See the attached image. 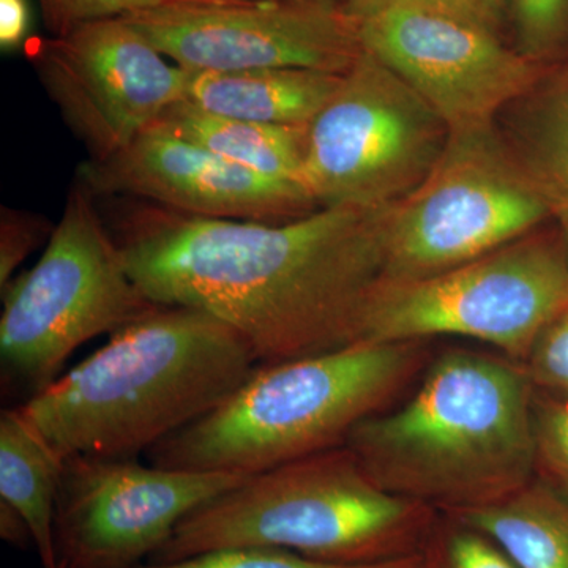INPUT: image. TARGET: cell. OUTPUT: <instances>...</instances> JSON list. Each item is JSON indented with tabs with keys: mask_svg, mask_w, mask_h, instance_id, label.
<instances>
[{
	"mask_svg": "<svg viewBox=\"0 0 568 568\" xmlns=\"http://www.w3.org/2000/svg\"><path fill=\"white\" fill-rule=\"evenodd\" d=\"M121 200L110 230L153 304L219 317L260 365L361 342L366 306L386 276L387 207L332 205L261 223Z\"/></svg>",
	"mask_w": 568,
	"mask_h": 568,
	"instance_id": "obj_1",
	"label": "cell"
},
{
	"mask_svg": "<svg viewBox=\"0 0 568 568\" xmlns=\"http://www.w3.org/2000/svg\"><path fill=\"white\" fill-rule=\"evenodd\" d=\"M257 365L219 317L156 305L17 409L61 459L136 458L222 405Z\"/></svg>",
	"mask_w": 568,
	"mask_h": 568,
	"instance_id": "obj_2",
	"label": "cell"
},
{
	"mask_svg": "<svg viewBox=\"0 0 568 568\" xmlns=\"http://www.w3.org/2000/svg\"><path fill=\"white\" fill-rule=\"evenodd\" d=\"M532 381L506 358L448 351L413 396L355 426L345 446L379 487L455 514L536 476Z\"/></svg>",
	"mask_w": 568,
	"mask_h": 568,
	"instance_id": "obj_3",
	"label": "cell"
},
{
	"mask_svg": "<svg viewBox=\"0 0 568 568\" xmlns=\"http://www.w3.org/2000/svg\"><path fill=\"white\" fill-rule=\"evenodd\" d=\"M418 343L357 342L257 365L234 394L148 452L168 469L256 476L343 447L413 379Z\"/></svg>",
	"mask_w": 568,
	"mask_h": 568,
	"instance_id": "obj_4",
	"label": "cell"
},
{
	"mask_svg": "<svg viewBox=\"0 0 568 568\" xmlns=\"http://www.w3.org/2000/svg\"><path fill=\"white\" fill-rule=\"evenodd\" d=\"M437 519L435 508L379 487L343 446L246 477L183 519L148 562L234 547L343 566L387 562L424 552Z\"/></svg>",
	"mask_w": 568,
	"mask_h": 568,
	"instance_id": "obj_5",
	"label": "cell"
},
{
	"mask_svg": "<svg viewBox=\"0 0 568 568\" xmlns=\"http://www.w3.org/2000/svg\"><path fill=\"white\" fill-rule=\"evenodd\" d=\"M97 197L78 178L40 260L0 291L2 384L24 402L50 387L82 345L156 306L130 276Z\"/></svg>",
	"mask_w": 568,
	"mask_h": 568,
	"instance_id": "obj_6",
	"label": "cell"
},
{
	"mask_svg": "<svg viewBox=\"0 0 568 568\" xmlns=\"http://www.w3.org/2000/svg\"><path fill=\"white\" fill-rule=\"evenodd\" d=\"M548 219L544 194L496 123L452 130L424 181L384 213V280L440 274Z\"/></svg>",
	"mask_w": 568,
	"mask_h": 568,
	"instance_id": "obj_7",
	"label": "cell"
},
{
	"mask_svg": "<svg viewBox=\"0 0 568 568\" xmlns=\"http://www.w3.org/2000/svg\"><path fill=\"white\" fill-rule=\"evenodd\" d=\"M567 308L562 237L529 234L440 274L383 280L366 306L361 342L462 336L526 362L541 332Z\"/></svg>",
	"mask_w": 568,
	"mask_h": 568,
	"instance_id": "obj_8",
	"label": "cell"
},
{
	"mask_svg": "<svg viewBox=\"0 0 568 568\" xmlns=\"http://www.w3.org/2000/svg\"><path fill=\"white\" fill-rule=\"evenodd\" d=\"M447 134L398 74L362 51L306 130L304 189L320 207L386 209L424 181Z\"/></svg>",
	"mask_w": 568,
	"mask_h": 568,
	"instance_id": "obj_9",
	"label": "cell"
},
{
	"mask_svg": "<svg viewBox=\"0 0 568 568\" xmlns=\"http://www.w3.org/2000/svg\"><path fill=\"white\" fill-rule=\"evenodd\" d=\"M362 50L383 62L452 130L496 123L547 73L484 22L428 0H395L361 22Z\"/></svg>",
	"mask_w": 568,
	"mask_h": 568,
	"instance_id": "obj_10",
	"label": "cell"
},
{
	"mask_svg": "<svg viewBox=\"0 0 568 568\" xmlns=\"http://www.w3.org/2000/svg\"><path fill=\"white\" fill-rule=\"evenodd\" d=\"M245 478L145 466L136 458H65L55 515L58 566H141L166 544L183 519Z\"/></svg>",
	"mask_w": 568,
	"mask_h": 568,
	"instance_id": "obj_11",
	"label": "cell"
},
{
	"mask_svg": "<svg viewBox=\"0 0 568 568\" xmlns=\"http://www.w3.org/2000/svg\"><path fill=\"white\" fill-rule=\"evenodd\" d=\"M189 71L305 69L346 73L362 54L361 22L316 0H178L126 14Z\"/></svg>",
	"mask_w": 568,
	"mask_h": 568,
	"instance_id": "obj_12",
	"label": "cell"
},
{
	"mask_svg": "<svg viewBox=\"0 0 568 568\" xmlns=\"http://www.w3.org/2000/svg\"><path fill=\"white\" fill-rule=\"evenodd\" d=\"M29 58L93 162L129 148L183 100L189 81V71L123 17L40 40Z\"/></svg>",
	"mask_w": 568,
	"mask_h": 568,
	"instance_id": "obj_13",
	"label": "cell"
},
{
	"mask_svg": "<svg viewBox=\"0 0 568 568\" xmlns=\"http://www.w3.org/2000/svg\"><path fill=\"white\" fill-rule=\"evenodd\" d=\"M78 178L97 196L133 197L204 219L284 223L320 209L302 186L253 173L156 125L110 159L82 164Z\"/></svg>",
	"mask_w": 568,
	"mask_h": 568,
	"instance_id": "obj_14",
	"label": "cell"
},
{
	"mask_svg": "<svg viewBox=\"0 0 568 568\" xmlns=\"http://www.w3.org/2000/svg\"><path fill=\"white\" fill-rule=\"evenodd\" d=\"M343 74L305 69L189 71L183 100L242 121L306 126L334 95Z\"/></svg>",
	"mask_w": 568,
	"mask_h": 568,
	"instance_id": "obj_15",
	"label": "cell"
},
{
	"mask_svg": "<svg viewBox=\"0 0 568 568\" xmlns=\"http://www.w3.org/2000/svg\"><path fill=\"white\" fill-rule=\"evenodd\" d=\"M153 125L253 173L304 189L302 178L308 125L242 121L200 110L185 100L168 108Z\"/></svg>",
	"mask_w": 568,
	"mask_h": 568,
	"instance_id": "obj_16",
	"label": "cell"
},
{
	"mask_svg": "<svg viewBox=\"0 0 568 568\" xmlns=\"http://www.w3.org/2000/svg\"><path fill=\"white\" fill-rule=\"evenodd\" d=\"M444 515L493 538L519 568H568V491L545 477L489 506Z\"/></svg>",
	"mask_w": 568,
	"mask_h": 568,
	"instance_id": "obj_17",
	"label": "cell"
},
{
	"mask_svg": "<svg viewBox=\"0 0 568 568\" xmlns=\"http://www.w3.org/2000/svg\"><path fill=\"white\" fill-rule=\"evenodd\" d=\"M62 462L17 407L0 413V500L17 508L28 521L41 568H59L55 515Z\"/></svg>",
	"mask_w": 568,
	"mask_h": 568,
	"instance_id": "obj_18",
	"label": "cell"
},
{
	"mask_svg": "<svg viewBox=\"0 0 568 568\" xmlns=\"http://www.w3.org/2000/svg\"><path fill=\"white\" fill-rule=\"evenodd\" d=\"M518 104L510 141L547 201L568 250V62L547 70Z\"/></svg>",
	"mask_w": 568,
	"mask_h": 568,
	"instance_id": "obj_19",
	"label": "cell"
},
{
	"mask_svg": "<svg viewBox=\"0 0 568 568\" xmlns=\"http://www.w3.org/2000/svg\"><path fill=\"white\" fill-rule=\"evenodd\" d=\"M134 568H426L425 551L409 558L362 566L321 562L287 549L272 547H234L213 549L173 562H145Z\"/></svg>",
	"mask_w": 568,
	"mask_h": 568,
	"instance_id": "obj_20",
	"label": "cell"
},
{
	"mask_svg": "<svg viewBox=\"0 0 568 568\" xmlns=\"http://www.w3.org/2000/svg\"><path fill=\"white\" fill-rule=\"evenodd\" d=\"M425 556L426 568H519L493 538L448 515L437 519Z\"/></svg>",
	"mask_w": 568,
	"mask_h": 568,
	"instance_id": "obj_21",
	"label": "cell"
},
{
	"mask_svg": "<svg viewBox=\"0 0 568 568\" xmlns=\"http://www.w3.org/2000/svg\"><path fill=\"white\" fill-rule=\"evenodd\" d=\"M515 48L530 61L547 65L568 44V0H510Z\"/></svg>",
	"mask_w": 568,
	"mask_h": 568,
	"instance_id": "obj_22",
	"label": "cell"
},
{
	"mask_svg": "<svg viewBox=\"0 0 568 568\" xmlns=\"http://www.w3.org/2000/svg\"><path fill=\"white\" fill-rule=\"evenodd\" d=\"M537 470L568 491V398L534 399Z\"/></svg>",
	"mask_w": 568,
	"mask_h": 568,
	"instance_id": "obj_23",
	"label": "cell"
},
{
	"mask_svg": "<svg viewBox=\"0 0 568 568\" xmlns=\"http://www.w3.org/2000/svg\"><path fill=\"white\" fill-rule=\"evenodd\" d=\"M50 220L39 213L2 207L0 215V291L9 286L29 254L50 242Z\"/></svg>",
	"mask_w": 568,
	"mask_h": 568,
	"instance_id": "obj_24",
	"label": "cell"
},
{
	"mask_svg": "<svg viewBox=\"0 0 568 568\" xmlns=\"http://www.w3.org/2000/svg\"><path fill=\"white\" fill-rule=\"evenodd\" d=\"M178 0H39L44 24L52 37H62L85 22L126 17Z\"/></svg>",
	"mask_w": 568,
	"mask_h": 568,
	"instance_id": "obj_25",
	"label": "cell"
},
{
	"mask_svg": "<svg viewBox=\"0 0 568 568\" xmlns=\"http://www.w3.org/2000/svg\"><path fill=\"white\" fill-rule=\"evenodd\" d=\"M526 361L532 384L568 398V308L541 332Z\"/></svg>",
	"mask_w": 568,
	"mask_h": 568,
	"instance_id": "obj_26",
	"label": "cell"
},
{
	"mask_svg": "<svg viewBox=\"0 0 568 568\" xmlns=\"http://www.w3.org/2000/svg\"><path fill=\"white\" fill-rule=\"evenodd\" d=\"M31 10L28 0H0V47L14 51L28 43Z\"/></svg>",
	"mask_w": 568,
	"mask_h": 568,
	"instance_id": "obj_27",
	"label": "cell"
},
{
	"mask_svg": "<svg viewBox=\"0 0 568 568\" xmlns=\"http://www.w3.org/2000/svg\"><path fill=\"white\" fill-rule=\"evenodd\" d=\"M446 9L459 11L466 17L484 22L500 32L510 11V0H428Z\"/></svg>",
	"mask_w": 568,
	"mask_h": 568,
	"instance_id": "obj_28",
	"label": "cell"
},
{
	"mask_svg": "<svg viewBox=\"0 0 568 568\" xmlns=\"http://www.w3.org/2000/svg\"><path fill=\"white\" fill-rule=\"evenodd\" d=\"M0 537L11 547L21 549H36L33 544L32 530L29 528L24 517L10 506V504L0 500Z\"/></svg>",
	"mask_w": 568,
	"mask_h": 568,
	"instance_id": "obj_29",
	"label": "cell"
},
{
	"mask_svg": "<svg viewBox=\"0 0 568 568\" xmlns=\"http://www.w3.org/2000/svg\"><path fill=\"white\" fill-rule=\"evenodd\" d=\"M394 2L395 0H343L342 9L354 20L364 22L376 17L377 13L386 10Z\"/></svg>",
	"mask_w": 568,
	"mask_h": 568,
	"instance_id": "obj_30",
	"label": "cell"
},
{
	"mask_svg": "<svg viewBox=\"0 0 568 568\" xmlns=\"http://www.w3.org/2000/svg\"><path fill=\"white\" fill-rule=\"evenodd\" d=\"M316 2L325 3V6L342 7L343 0H316Z\"/></svg>",
	"mask_w": 568,
	"mask_h": 568,
	"instance_id": "obj_31",
	"label": "cell"
},
{
	"mask_svg": "<svg viewBox=\"0 0 568 568\" xmlns=\"http://www.w3.org/2000/svg\"><path fill=\"white\" fill-rule=\"evenodd\" d=\"M213 2H263V0H213Z\"/></svg>",
	"mask_w": 568,
	"mask_h": 568,
	"instance_id": "obj_32",
	"label": "cell"
}]
</instances>
